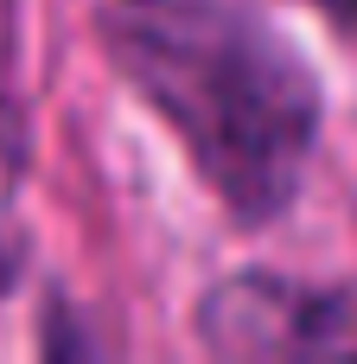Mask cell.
Returning <instances> with one entry per match:
<instances>
[{
  "instance_id": "7a4b0ae2",
  "label": "cell",
  "mask_w": 357,
  "mask_h": 364,
  "mask_svg": "<svg viewBox=\"0 0 357 364\" xmlns=\"http://www.w3.org/2000/svg\"><path fill=\"white\" fill-rule=\"evenodd\" d=\"M198 339L224 358H319V352H357V314L332 294L243 275L211 288L198 307Z\"/></svg>"
},
{
  "instance_id": "6da1fadb",
  "label": "cell",
  "mask_w": 357,
  "mask_h": 364,
  "mask_svg": "<svg viewBox=\"0 0 357 364\" xmlns=\"http://www.w3.org/2000/svg\"><path fill=\"white\" fill-rule=\"evenodd\" d=\"M121 64L236 218H275L319 128L313 70L243 0H128Z\"/></svg>"
},
{
  "instance_id": "3957f363",
  "label": "cell",
  "mask_w": 357,
  "mask_h": 364,
  "mask_svg": "<svg viewBox=\"0 0 357 364\" xmlns=\"http://www.w3.org/2000/svg\"><path fill=\"white\" fill-rule=\"evenodd\" d=\"M319 6H326V19H332L345 38H357V0H319Z\"/></svg>"
}]
</instances>
